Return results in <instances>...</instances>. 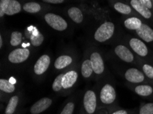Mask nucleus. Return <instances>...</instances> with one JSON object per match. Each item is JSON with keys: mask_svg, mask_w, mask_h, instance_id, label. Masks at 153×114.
Here are the masks:
<instances>
[{"mask_svg": "<svg viewBox=\"0 0 153 114\" xmlns=\"http://www.w3.org/2000/svg\"><path fill=\"white\" fill-rule=\"evenodd\" d=\"M115 25L111 22H105L96 31L94 38L100 43H103L110 39L114 33Z\"/></svg>", "mask_w": 153, "mask_h": 114, "instance_id": "obj_1", "label": "nucleus"}, {"mask_svg": "<svg viewBox=\"0 0 153 114\" xmlns=\"http://www.w3.org/2000/svg\"><path fill=\"white\" fill-rule=\"evenodd\" d=\"M46 23L53 29L58 31H63L68 27V23L66 21L59 15L53 13H48L45 16Z\"/></svg>", "mask_w": 153, "mask_h": 114, "instance_id": "obj_2", "label": "nucleus"}, {"mask_svg": "<svg viewBox=\"0 0 153 114\" xmlns=\"http://www.w3.org/2000/svg\"><path fill=\"white\" fill-rule=\"evenodd\" d=\"M100 99L102 103L106 105L114 103L116 99V92L114 87L108 83L104 85L100 90Z\"/></svg>", "mask_w": 153, "mask_h": 114, "instance_id": "obj_3", "label": "nucleus"}, {"mask_svg": "<svg viewBox=\"0 0 153 114\" xmlns=\"http://www.w3.org/2000/svg\"><path fill=\"white\" fill-rule=\"evenodd\" d=\"M83 105L86 112L89 114L94 113L97 107L96 94L93 90H88L85 92L83 98Z\"/></svg>", "mask_w": 153, "mask_h": 114, "instance_id": "obj_4", "label": "nucleus"}, {"mask_svg": "<svg viewBox=\"0 0 153 114\" xmlns=\"http://www.w3.org/2000/svg\"><path fill=\"white\" fill-rule=\"evenodd\" d=\"M30 51L26 48L17 49L13 50L8 55V60L13 64L24 62L29 57Z\"/></svg>", "mask_w": 153, "mask_h": 114, "instance_id": "obj_5", "label": "nucleus"}, {"mask_svg": "<svg viewBox=\"0 0 153 114\" xmlns=\"http://www.w3.org/2000/svg\"><path fill=\"white\" fill-rule=\"evenodd\" d=\"M125 79L130 83H141L145 79L144 73L135 68L127 70L125 73Z\"/></svg>", "mask_w": 153, "mask_h": 114, "instance_id": "obj_6", "label": "nucleus"}, {"mask_svg": "<svg viewBox=\"0 0 153 114\" xmlns=\"http://www.w3.org/2000/svg\"><path fill=\"white\" fill-rule=\"evenodd\" d=\"M50 64V57L48 55H43L39 58L34 67V73L41 75L45 73Z\"/></svg>", "mask_w": 153, "mask_h": 114, "instance_id": "obj_7", "label": "nucleus"}, {"mask_svg": "<svg viewBox=\"0 0 153 114\" xmlns=\"http://www.w3.org/2000/svg\"><path fill=\"white\" fill-rule=\"evenodd\" d=\"M52 103V100L49 98H43L36 101L30 108L32 114H39L48 109Z\"/></svg>", "mask_w": 153, "mask_h": 114, "instance_id": "obj_8", "label": "nucleus"}, {"mask_svg": "<svg viewBox=\"0 0 153 114\" xmlns=\"http://www.w3.org/2000/svg\"><path fill=\"white\" fill-rule=\"evenodd\" d=\"M90 60L91 62L93 70L97 74H101L104 71V64L102 57L98 52H94L91 55Z\"/></svg>", "mask_w": 153, "mask_h": 114, "instance_id": "obj_9", "label": "nucleus"}, {"mask_svg": "<svg viewBox=\"0 0 153 114\" xmlns=\"http://www.w3.org/2000/svg\"><path fill=\"white\" fill-rule=\"evenodd\" d=\"M129 45L131 46L134 51L137 54L141 57L146 56L148 53V50L146 45L142 41L137 38H132L129 42Z\"/></svg>", "mask_w": 153, "mask_h": 114, "instance_id": "obj_10", "label": "nucleus"}, {"mask_svg": "<svg viewBox=\"0 0 153 114\" xmlns=\"http://www.w3.org/2000/svg\"><path fill=\"white\" fill-rule=\"evenodd\" d=\"M115 53L117 55V57H120V59H121L123 61L128 63L133 62V54L126 46L124 45L117 46L115 49Z\"/></svg>", "mask_w": 153, "mask_h": 114, "instance_id": "obj_11", "label": "nucleus"}, {"mask_svg": "<svg viewBox=\"0 0 153 114\" xmlns=\"http://www.w3.org/2000/svg\"><path fill=\"white\" fill-rule=\"evenodd\" d=\"M78 74L77 72L74 71H69L64 74L63 78L62 81V85L63 89H69L73 87L78 79Z\"/></svg>", "mask_w": 153, "mask_h": 114, "instance_id": "obj_12", "label": "nucleus"}, {"mask_svg": "<svg viewBox=\"0 0 153 114\" xmlns=\"http://www.w3.org/2000/svg\"><path fill=\"white\" fill-rule=\"evenodd\" d=\"M137 34L140 38L147 43L153 41V29L148 25L142 24L138 29L136 30Z\"/></svg>", "mask_w": 153, "mask_h": 114, "instance_id": "obj_13", "label": "nucleus"}, {"mask_svg": "<svg viewBox=\"0 0 153 114\" xmlns=\"http://www.w3.org/2000/svg\"><path fill=\"white\" fill-rule=\"evenodd\" d=\"M131 4L135 10L138 12L140 15L146 18H150L152 16V13L150 9L147 8L141 4L139 0H131Z\"/></svg>", "mask_w": 153, "mask_h": 114, "instance_id": "obj_14", "label": "nucleus"}, {"mask_svg": "<svg viewBox=\"0 0 153 114\" xmlns=\"http://www.w3.org/2000/svg\"><path fill=\"white\" fill-rule=\"evenodd\" d=\"M72 62V58L69 55H61L58 57L54 62L55 68L58 70L65 68Z\"/></svg>", "mask_w": 153, "mask_h": 114, "instance_id": "obj_15", "label": "nucleus"}, {"mask_svg": "<svg viewBox=\"0 0 153 114\" xmlns=\"http://www.w3.org/2000/svg\"><path fill=\"white\" fill-rule=\"evenodd\" d=\"M135 92L140 96H149L153 93V88L149 85H139L135 88Z\"/></svg>", "mask_w": 153, "mask_h": 114, "instance_id": "obj_16", "label": "nucleus"}, {"mask_svg": "<svg viewBox=\"0 0 153 114\" xmlns=\"http://www.w3.org/2000/svg\"><path fill=\"white\" fill-rule=\"evenodd\" d=\"M21 4L17 0H10L8 8L6 10V15L11 16L17 14L21 11Z\"/></svg>", "mask_w": 153, "mask_h": 114, "instance_id": "obj_17", "label": "nucleus"}, {"mask_svg": "<svg viewBox=\"0 0 153 114\" xmlns=\"http://www.w3.org/2000/svg\"><path fill=\"white\" fill-rule=\"evenodd\" d=\"M69 17L76 23H80L83 20V15L81 10L76 7H72L68 10Z\"/></svg>", "mask_w": 153, "mask_h": 114, "instance_id": "obj_18", "label": "nucleus"}, {"mask_svg": "<svg viewBox=\"0 0 153 114\" xmlns=\"http://www.w3.org/2000/svg\"><path fill=\"white\" fill-rule=\"evenodd\" d=\"M93 72H94V70H93L91 60H85L82 64V67H81V74H82L83 77H90L91 76Z\"/></svg>", "mask_w": 153, "mask_h": 114, "instance_id": "obj_19", "label": "nucleus"}, {"mask_svg": "<svg viewBox=\"0 0 153 114\" xmlns=\"http://www.w3.org/2000/svg\"><path fill=\"white\" fill-rule=\"evenodd\" d=\"M142 25L140 19L136 17H132L127 18L124 21V25L126 28L131 30L138 29Z\"/></svg>", "mask_w": 153, "mask_h": 114, "instance_id": "obj_20", "label": "nucleus"}, {"mask_svg": "<svg viewBox=\"0 0 153 114\" xmlns=\"http://www.w3.org/2000/svg\"><path fill=\"white\" fill-rule=\"evenodd\" d=\"M0 90L2 92L6 93H13L15 90V86L10 81H8L5 79H0Z\"/></svg>", "mask_w": 153, "mask_h": 114, "instance_id": "obj_21", "label": "nucleus"}, {"mask_svg": "<svg viewBox=\"0 0 153 114\" xmlns=\"http://www.w3.org/2000/svg\"><path fill=\"white\" fill-rule=\"evenodd\" d=\"M19 100V99L18 96H13V97L10 98L6 108V110H5L6 114L14 113L18 105Z\"/></svg>", "mask_w": 153, "mask_h": 114, "instance_id": "obj_22", "label": "nucleus"}, {"mask_svg": "<svg viewBox=\"0 0 153 114\" xmlns=\"http://www.w3.org/2000/svg\"><path fill=\"white\" fill-rule=\"evenodd\" d=\"M24 10L29 13H36L41 10V7L40 4L36 2H28L24 4L23 7Z\"/></svg>", "mask_w": 153, "mask_h": 114, "instance_id": "obj_23", "label": "nucleus"}, {"mask_svg": "<svg viewBox=\"0 0 153 114\" xmlns=\"http://www.w3.org/2000/svg\"><path fill=\"white\" fill-rule=\"evenodd\" d=\"M43 36L39 31H36L34 34L30 36L31 43L34 46H40L43 43Z\"/></svg>", "mask_w": 153, "mask_h": 114, "instance_id": "obj_24", "label": "nucleus"}, {"mask_svg": "<svg viewBox=\"0 0 153 114\" xmlns=\"http://www.w3.org/2000/svg\"><path fill=\"white\" fill-rule=\"evenodd\" d=\"M114 8L120 13L124 15H128L131 13V8L129 6L124 4L121 2H117L114 5Z\"/></svg>", "mask_w": 153, "mask_h": 114, "instance_id": "obj_25", "label": "nucleus"}, {"mask_svg": "<svg viewBox=\"0 0 153 114\" xmlns=\"http://www.w3.org/2000/svg\"><path fill=\"white\" fill-rule=\"evenodd\" d=\"M22 34L19 32H13L11 34L10 44L13 46L19 45L22 43Z\"/></svg>", "mask_w": 153, "mask_h": 114, "instance_id": "obj_26", "label": "nucleus"}, {"mask_svg": "<svg viewBox=\"0 0 153 114\" xmlns=\"http://www.w3.org/2000/svg\"><path fill=\"white\" fill-rule=\"evenodd\" d=\"M63 76L64 74H60L54 79V82L52 83V89L54 92H59L60 90H61L62 88V78H63Z\"/></svg>", "mask_w": 153, "mask_h": 114, "instance_id": "obj_27", "label": "nucleus"}, {"mask_svg": "<svg viewBox=\"0 0 153 114\" xmlns=\"http://www.w3.org/2000/svg\"><path fill=\"white\" fill-rule=\"evenodd\" d=\"M140 114H153V103L144 104L141 107Z\"/></svg>", "mask_w": 153, "mask_h": 114, "instance_id": "obj_28", "label": "nucleus"}, {"mask_svg": "<svg viewBox=\"0 0 153 114\" xmlns=\"http://www.w3.org/2000/svg\"><path fill=\"white\" fill-rule=\"evenodd\" d=\"M143 73L148 78L153 79V67L149 64H144L143 66Z\"/></svg>", "mask_w": 153, "mask_h": 114, "instance_id": "obj_29", "label": "nucleus"}, {"mask_svg": "<svg viewBox=\"0 0 153 114\" xmlns=\"http://www.w3.org/2000/svg\"><path fill=\"white\" fill-rule=\"evenodd\" d=\"M74 108H75L74 103H72V102H69V103H68L65 106V107L62 110L61 114H73Z\"/></svg>", "mask_w": 153, "mask_h": 114, "instance_id": "obj_30", "label": "nucleus"}, {"mask_svg": "<svg viewBox=\"0 0 153 114\" xmlns=\"http://www.w3.org/2000/svg\"><path fill=\"white\" fill-rule=\"evenodd\" d=\"M10 0H1L0 1V17H2L5 15Z\"/></svg>", "mask_w": 153, "mask_h": 114, "instance_id": "obj_31", "label": "nucleus"}, {"mask_svg": "<svg viewBox=\"0 0 153 114\" xmlns=\"http://www.w3.org/2000/svg\"><path fill=\"white\" fill-rule=\"evenodd\" d=\"M139 1H140V2L142 4V5H143L145 7H146L148 9L152 8V4L150 0H139Z\"/></svg>", "mask_w": 153, "mask_h": 114, "instance_id": "obj_32", "label": "nucleus"}, {"mask_svg": "<svg viewBox=\"0 0 153 114\" xmlns=\"http://www.w3.org/2000/svg\"><path fill=\"white\" fill-rule=\"evenodd\" d=\"M43 1L50 4H61L64 1V0H43Z\"/></svg>", "mask_w": 153, "mask_h": 114, "instance_id": "obj_33", "label": "nucleus"}, {"mask_svg": "<svg viewBox=\"0 0 153 114\" xmlns=\"http://www.w3.org/2000/svg\"><path fill=\"white\" fill-rule=\"evenodd\" d=\"M111 114H128V112L126 110H118L112 113Z\"/></svg>", "mask_w": 153, "mask_h": 114, "instance_id": "obj_34", "label": "nucleus"}, {"mask_svg": "<svg viewBox=\"0 0 153 114\" xmlns=\"http://www.w3.org/2000/svg\"><path fill=\"white\" fill-rule=\"evenodd\" d=\"M2 46H3V40H2L1 36H0V48H1Z\"/></svg>", "mask_w": 153, "mask_h": 114, "instance_id": "obj_35", "label": "nucleus"}]
</instances>
